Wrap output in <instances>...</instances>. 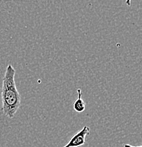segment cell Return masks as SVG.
<instances>
[{
  "label": "cell",
  "mask_w": 142,
  "mask_h": 147,
  "mask_svg": "<svg viewBox=\"0 0 142 147\" xmlns=\"http://www.w3.org/2000/svg\"><path fill=\"white\" fill-rule=\"evenodd\" d=\"M15 76L16 69L11 64H9L3 78L1 100L3 113L9 119L14 117L21 104V97L16 88Z\"/></svg>",
  "instance_id": "obj_1"
},
{
  "label": "cell",
  "mask_w": 142,
  "mask_h": 147,
  "mask_svg": "<svg viewBox=\"0 0 142 147\" xmlns=\"http://www.w3.org/2000/svg\"><path fill=\"white\" fill-rule=\"evenodd\" d=\"M89 132L90 128L85 125L80 131L74 134L68 143L63 147H80L83 146L85 142V137Z\"/></svg>",
  "instance_id": "obj_2"
},
{
  "label": "cell",
  "mask_w": 142,
  "mask_h": 147,
  "mask_svg": "<svg viewBox=\"0 0 142 147\" xmlns=\"http://www.w3.org/2000/svg\"><path fill=\"white\" fill-rule=\"evenodd\" d=\"M77 98L73 103L72 107L74 111L78 113H81L84 111L85 109V102L82 99V92L81 89H77Z\"/></svg>",
  "instance_id": "obj_3"
},
{
  "label": "cell",
  "mask_w": 142,
  "mask_h": 147,
  "mask_svg": "<svg viewBox=\"0 0 142 147\" xmlns=\"http://www.w3.org/2000/svg\"><path fill=\"white\" fill-rule=\"evenodd\" d=\"M131 1L132 0H126V1H125V3H126V4L128 7H130L131 6Z\"/></svg>",
  "instance_id": "obj_4"
},
{
  "label": "cell",
  "mask_w": 142,
  "mask_h": 147,
  "mask_svg": "<svg viewBox=\"0 0 142 147\" xmlns=\"http://www.w3.org/2000/svg\"><path fill=\"white\" fill-rule=\"evenodd\" d=\"M124 147H142V146H132V145H129V144H125L124 145Z\"/></svg>",
  "instance_id": "obj_5"
}]
</instances>
